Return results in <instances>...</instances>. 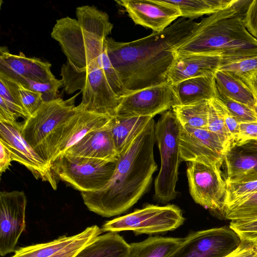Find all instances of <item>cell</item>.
Wrapping results in <instances>:
<instances>
[{
	"mask_svg": "<svg viewBox=\"0 0 257 257\" xmlns=\"http://www.w3.org/2000/svg\"><path fill=\"white\" fill-rule=\"evenodd\" d=\"M198 25L182 18L165 30L129 42L105 40L109 59L127 94L168 82V74L177 58L176 49Z\"/></svg>",
	"mask_w": 257,
	"mask_h": 257,
	"instance_id": "1",
	"label": "cell"
},
{
	"mask_svg": "<svg viewBox=\"0 0 257 257\" xmlns=\"http://www.w3.org/2000/svg\"><path fill=\"white\" fill-rule=\"evenodd\" d=\"M155 122L153 118L118 155L114 172L101 189L82 192L88 209L102 217L124 213L145 193L157 169L154 155Z\"/></svg>",
	"mask_w": 257,
	"mask_h": 257,
	"instance_id": "2",
	"label": "cell"
},
{
	"mask_svg": "<svg viewBox=\"0 0 257 257\" xmlns=\"http://www.w3.org/2000/svg\"><path fill=\"white\" fill-rule=\"evenodd\" d=\"M250 2L235 0L229 7L203 19L176 49L177 57L202 54L230 59L257 54V39L243 23Z\"/></svg>",
	"mask_w": 257,
	"mask_h": 257,
	"instance_id": "3",
	"label": "cell"
},
{
	"mask_svg": "<svg viewBox=\"0 0 257 257\" xmlns=\"http://www.w3.org/2000/svg\"><path fill=\"white\" fill-rule=\"evenodd\" d=\"M63 87L67 94L80 90L82 101L80 104L86 110L115 116L121 97L116 95L110 87L98 58L93 61L83 72H77L67 61L61 69Z\"/></svg>",
	"mask_w": 257,
	"mask_h": 257,
	"instance_id": "4",
	"label": "cell"
},
{
	"mask_svg": "<svg viewBox=\"0 0 257 257\" xmlns=\"http://www.w3.org/2000/svg\"><path fill=\"white\" fill-rule=\"evenodd\" d=\"M180 124L172 110L162 113L155 124V139L161 157V167L154 184L156 199L163 203L174 199L179 168L182 162L179 148Z\"/></svg>",
	"mask_w": 257,
	"mask_h": 257,
	"instance_id": "5",
	"label": "cell"
},
{
	"mask_svg": "<svg viewBox=\"0 0 257 257\" xmlns=\"http://www.w3.org/2000/svg\"><path fill=\"white\" fill-rule=\"evenodd\" d=\"M116 161L63 153L52 163L51 168L57 179L81 193L90 192L101 189L107 184L114 172Z\"/></svg>",
	"mask_w": 257,
	"mask_h": 257,
	"instance_id": "6",
	"label": "cell"
},
{
	"mask_svg": "<svg viewBox=\"0 0 257 257\" xmlns=\"http://www.w3.org/2000/svg\"><path fill=\"white\" fill-rule=\"evenodd\" d=\"M185 219L182 210L175 205L147 204L106 222L100 229L102 232L132 230L136 234H153L175 230Z\"/></svg>",
	"mask_w": 257,
	"mask_h": 257,
	"instance_id": "7",
	"label": "cell"
},
{
	"mask_svg": "<svg viewBox=\"0 0 257 257\" xmlns=\"http://www.w3.org/2000/svg\"><path fill=\"white\" fill-rule=\"evenodd\" d=\"M64 100L59 97L43 102L38 109L22 123L20 132L27 142L47 162L49 141L58 128L74 112V100L78 95Z\"/></svg>",
	"mask_w": 257,
	"mask_h": 257,
	"instance_id": "8",
	"label": "cell"
},
{
	"mask_svg": "<svg viewBox=\"0 0 257 257\" xmlns=\"http://www.w3.org/2000/svg\"><path fill=\"white\" fill-rule=\"evenodd\" d=\"M242 243L230 225L195 231L167 257H224Z\"/></svg>",
	"mask_w": 257,
	"mask_h": 257,
	"instance_id": "9",
	"label": "cell"
},
{
	"mask_svg": "<svg viewBox=\"0 0 257 257\" xmlns=\"http://www.w3.org/2000/svg\"><path fill=\"white\" fill-rule=\"evenodd\" d=\"M187 166L189 192L194 201L224 214L227 185L221 167L195 162H187Z\"/></svg>",
	"mask_w": 257,
	"mask_h": 257,
	"instance_id": "10",
	"label": "cell"
},
{
	"mask_svg": "<svg viewBox=\"0 0 257 257\" xmlns=\"http://www.w3.org/2000/svg\"><path fill=\"white\" fill-rule=\"evenodd\" d=\"M112 117L86 110L80 104L56 131L47 148V162L52 163L88 133L106 125Z\"/></svg>",
	"mask_w": 257,
	"mask_h": 257,
	"instance_id": "11",
	"label": "cell"
},
{
	"mask_svg": "<svg viewBox=\"0 0 257 257\" xmlns=\"http://www.w3.org/2000/svg\"><path fill=\"white\" fill-rule=\"evenodd\" d=\"M179 148L182 161L221 167L226 149L216 135L205 128L180 124Z\"/></svg>",
	"mask_w": 257,
	"mask_h": 257,
	"instance_id": "12",
	"label": "cell"
},
{
	"mask_svg": "<svg viewBox=\"0 0 257 257\" xmlns=\"http://www.w3.org/2000/svg\"><path fill=\"white\" fill-rule=\"evenodd\" d=\"M175 105L172 85L168 82L128 93L121 97L115 116H150L169 110Z\"/></svg>",
	"mask_w": 257,
	"mask_h": 257,
	"instance_id": "13",
	"label": "cell"
},
{
	"mask_svg": "<svg viewBox=\"0 0 257 257\" xmlns=\"http://www.w3.org/2000/svg\"><path fill=\"white\" fill-rule=\"evenodd\" d=\"M0 142L9 149L13 161L24 165L36 179L47 182L54 190L57 189V178L52 165L39 155L19 130L0 122Z\"/></svg>",
	"mask_w": 257,
	"mask_h": 257,
	"instance_id": "14",
	"label": "cell"
},
{
	"mask_svg": "<svg viewBox=\"0 0 257 257\" xmlns=\"http://www.w3.org/2000/svg\"><path fill=\"white\" fill-rule=\"evenodd\" d=\"M27 203L24 191L0 193V254L15 251L18 241L25 228Z\"/></svg>",
	"mask_w": 257,
	"mask_h": 257,
	"instance_id": "15",
	"label": "cell"
},
{
	"mask_svg": "<svg viewBox=\"0 0 257 257\" xmlns=\"http://www.w3.org/2000/svg\"><path fill=\"white\" fill-rule=\"evenodd\" d=\"M123 7L129 17L137 25L159 32L168 27L179 17L180 10L164 0L115 1Z\"/></svg>",
	"mask_w": 257,
	"mask_h": 257,
	"instance_id": "16",
	"label": "cell"
},
{
	"mask_svg": "<svg viewBox=\"0 0 257 257\" xmlns=\"http://www.w3.org/2000/svg\"><path fill=\"white\" fill-rule=\"evenodd\" d=\"M224 162L226 183L257 180V141L233 143L225 154Z\"/></svg>",
	"mask_w": 257,
	"mask_h": 257,
	"instance_id": "17",
	"label": "cell"
},
{
	"mask_svg": "<svg viewBox=\"0 0 257 257\" xmlns=\"http://www.w3.org/2000/svg\"><path fill=\"white\" fill-rule=\"evenodd\" d=\"M51 64L36 57H27L20 52L10 53L7 48H0V73L12 79L25 78L40 82L56 79L51 71Z\"/></svg>",
	"mask_w": 257,
	"mask_h": 257,
	"instance_id": "18",
	"label": "cell"
},
{
	"mask_svg": "<svg viewBox=\"0 0 257 257\" xmlns=\"http://www.w3.org/2000/svg\"><path fill=\"white\" fill-rule=\"evenodd\" d=\"M108 124L88 133L64 153L80 157L116 162L118 154L109 131Z\"/></svg>",
	"mask_w": 257,
	"mask_h": 257,
	"instance_id": "19",
	"label": "cell"
},
{
	"mask_svg": "<svg viewBox=\"0 0 257 257\" xmlns=\"http://www.w3.org/2000/svg\"><path fill=\"white\" fill-rule=\"evenodd\" d=\"M222 59L219 55H190L177 57L168 74L172 84L193 77L214 74Z\"/></svg>",
	"mask_w": 257,
	"mask_h": 257,
	"instance_id": "20",
	"label": "cell"
},
{
	"mask_svg": "<svg viewBox=\"0 0 257 257\" xmlns=\"http://www.w3.org/2000/svg\"><path fill=\"white\" fill-rule=\"evenodd\" d=\"M172 85L174 105L209 100L218 96L214 74L189 78Z\"/></svg>",
	"mask_w": 257,
	"mask_h": 257,
	"instance_id": "21",
	"label": "cell"
},
{
	"mask_svg": "<svg viewBox=\"0 0 257 257\" xmlns=\"http://www.w3.org/2000/svg\"><path fill=\"white\" fill-rule=\"evenodd\" d=\"M129 244L117 232L99 235L74 257H126Z\"/></svg>",
	"mask_w": 257,
	"mask_h": 257,
	"instance_id": "22",
	"label": "cell"
},
{
	"mask_svg": "<svg viewBox=\"0 0 257 257\" xmlns=\"http://www.w3.org/2000/svg\"><path fill=\"white\" fill-rule=\"evenodd\" d=\"M153 118L150 116L112 117L109 131L119 155Z\"/></svg>",
	"mask_w": 257,
	"mask_h": 257,
	"instance_id": "23",
	"label": "cell"
},
{
	"mask_svg": "<svg viewBox=\"0 0 257 257\" xmlns=\"http://www.w3.org/2000/svg\"><path fill=\"white\" fill-rule=\"evenodd\" d=\"M214 78L218 94L253 109L256 101L252 91L243 81L230 73L219 70L215 71Z\"/></svg>",
	"mask_w": 257,
	"mask_h": 257,
	"instance_id": "24",
	"label": "cell"
},
{
	"mask_svg": "<svg viewBox=\"0 0 257 257\" xmlns=\"http://www.w3.org/2000/svg\"><path fill=\"white\" fill-rule=\"evenodd\" d=\"M184 238L154 236L129 244L126 257H167L181 244Z\"/></svg>",
	"mask_w": 257,
	"mask_h": 257,
	"instance_id": "25",
	"label": "cell"
},
{
	"mask_svg": "<svg viewBox=\"0 0 257 257\" xmlns=\"http://www.w3.org/2000/svg\"><path fill=\"white\" fill-rule=\"evenodd\" d=\"M77 20L84 30L106 39L113 27L108 15L94 6H82L76 9Z\"/></svg>",
	"mask_w": 257,
	"mask_h": 257,
	"instance_id": "26",
	"label": "cell"
},
{
	"mask_svg": "<svg viewBox=\"0 0 257 257\" xmlns=\"http://www.w3.org/2000/svg\"><path fill=\"white\" fill-rule=\"evenodd\" d=\"M177 7L181 17L193 20L203 15H211L230 6L235 0H164Z\"/></svg>",
	"mask_w": 257,
	"mask_h": 257,
	"instance_id": "27",
	"label": "cell"
},
{
	"mask_svg": "<svg viewBox=\"0 0 257 257\" xmlns=\"http://www.w3.org/2000/svg\"><path fill=\"white\" fill-rule=\"evenodd\" d=\"M209 101L174 105L172 110L181 126L207 129Z\"/></svg>",
	"mask_w": 257,
	"mask_h": 257,
	"instance_id": "28",
	"label": "cell"
},
{
	"mask_svg": "<svg viewBox=\"0 0 257 257\" xmlns=\"http://www.w3.org/2000/svg\"><path fill=\"white\" fill-rule=\"evenodd\" d=\"M225 105L217 97L209 100L207 129L217 135L227 151L233 141L225 124Z\"/></svg>",
	"mask_w": 257,
	"mask_h": 257,
	"instance_id": "29",
	"label": "cell"
},
{
	"mask_svg": "<svg viewBox=\"0 0 257 257\" xmlns=\"http://www.w3.org/2000/svg\"><path fill=\"white\" fill-rule=\"evenodd\" d=\"M78 235H64L46 243L20 247L11 257H49L66 247Z\"/></svg>",
	"mask_w": 257,
	"mask_h": 257,
	"instance_id": "30",
	"label": "cell"
},
{
	"mask_svg": "<svg viewBox=\"0 0 257 257\" xmlns=\"http://www.w3.org/2000/svg\"><path fill=\"white\" fill-rule=\"evenodd\" d=\"M217 70L230 73L244 82L257 73V54L236 58H222Z\"/></svg>",
	"mask_w": 257,
	"mask_h": 257,
	"instance_id": "31",
	"label": "cell"
},
{
	"mask_svg": "<svg viewBox=\"0 0 257 257\" xmlns=\"http://www.w3.org/2000/svg\"><path fill=\"white\" fill-rule=\"evenodd\" d=\"M224 215L231 221L257 219V192L244 197L227 207Z\"/></svg>",
	"mask_w": 257,
	"mask_h": 257,
	"instance_id": "32",
	"label": "cell"
},
{
	"mask_svg": "<svg viewBox=\"0 0 257 257\" xmlns=\"http://www.w3.org/2000/svg\"><path fill=\"white\" fill-rule=\"evenodd\" d=\"M0 97L18 116L25 120L30 116L24 109L20 100L18 83L0 73Z\"/></svg>",
	"mask_w": 257,
	"mask_h": 257,
	"instance_id": "33",
	"label": "cell"
},
{
	"mask_svg": "<svg viewBox=\"0 0 257 257\" xmlns=\"http://www.w3.org/2000/svg\"><path fill=\"white\" fill-rule=\"evenodd\" d=\"M102 233L96 225L87 227L72 242L49 257H74L81 249Z\"/></svg>",
	"mask_w": 257,
	"mask_h": 257,
	"instance_id": "34",
	"label": "cell"
},
{
	"mask_svg": "<svg viewBox=\"0 0 257 257\" xmlns=\"http://www.w3.org/2000/svg\"><path fill=\"white\" fill-rule=\"evenodd\" d=\"M13 80L26 88L41 93L44 102L54 100L59 98L58 94V89L63 86L62 80L57 78L48 82H40L22 77Z\"/></svg>",
	"mask_w": 257,
	"mask_h": 257,
	"instance_id": "35",
	"label": "cell"
},
{
	"mask_svg": "<svg viewBox=\"0 0 257 257\" xmlns=\"http://www.w3.org/2000/svg\"><path fill=\"white\" fill-rule=\"evenodd\" d=\"M98 62L104 71L106 78L114 93L120 97L127 94L116 71L107 55L106 47L99 56Z\"/></svg>",
	"mask_w": 257,
	"mask_h": 257,
	"instance_id": "36",
	"label": "cell"
},
{
	"mask_svg": "<svg viewBox=\"0 0 257 257\" xmlns=\"http://www.w3.org/2000/svg\"><path fill=\"white\" fill-rule=\"evenodd\" d=\"M226 185L225 209L239 199L257 192V180Z\"/></svg>",
	"mask_w": 257,
	"mask_h": 257,
	"instance_id": "37",
	"label": "cell"
},
{
	"mask_svg": "<svg viewBox=\"0 0 257 257\" xmlns=\"http://www.w3.org/2000/svg\"><path fill=\"white\" fill-rule=\"evenodd\" d=\"M217 98L223 102L229 112L240 123L257 122V118L253 109L222 95L218 94Z\"/></svg>",
	"mask_w": 257,
	"mask_h": 257,
	"instance_id": "38",
	"label": "cell"
},
{
	"mask_svg": "<svg viewBox=\"0 0 257 257\" xmlns=\"http://www.w3.org/2000/svg\"><path fill=\"white\" fill-rule=\"evenodd\" d=\"M229 225L238 234L242 242L257 247V219L230 221Z\"/></svg>",
	"mask_w": 257,
	"mask_h": 257,
	"instance_id": "39",
	"label": "cell"
},
{
	"mask_svg": "<svg viewBox=\"0 0 257 257\" xmlns=\"http://www.w3.org/2000/svg\"><path fill=\"white\" fill-rule=\"evenodd\" d=\"M17 83L19 96L22 105L26 111L31 116L44 102L42 94L26 88L19 83Z\"/></svg>",
	"mask_w": 257,
	"mask_h": 257,
	"instance_id": "40",
	"label": "cell"
},
{
	"mask_svg": "<svg viewBox=\"0 0 257 257\" xmlns=\"http://www.w3.org/2000/svg\"><path fill=\"white\" fill-rule=\"evenodd\" d=\"M243 23L248 32L257 39V0L250 1L244 12Z\"/></svg>",
	"mask_w": 257,
	"mask_h": 257,
	"instance_id": "41",
	"label": "cell"
},
{
	"mask_svg": "<svg viewBox=\"0 0 257 257\" xmlns=\"http://www.w3.org/2000/svg\"><path fill=\"white\" fill-rule=\"evenodd\" d=\"M18 118L4 99L0 97V122L7 123L20 131L22 123L18 121Z\"/></svg>",
	"mask_w": 257,
	"mask_h": 257,
	"instance_id": "42",
	"label": "cell"
},
{
	"mask_svg": "<svg viewBox=\"0 0 257 257\" xmlns=\"http://www.w3.org/2000/svg\"><path fill=\"white\" fill-rule=\"evenodd\" d=\"M249 140L257 141V122L240 123L239 135L235 143H241Z\"/></svg>",
	"mask_w": 257,
	"mask_h": 257,
	"instance_id": "43",
	"label": "cell"
},
{
	"mask_svg": "<svg viewBox=\"0 0 257 257\" xmlns=\"http://www.w3.org/2000/svg\"><path fill=\"white\" fill-rule=\"evenodd\" d=\"M224 118L226 128L232 138L233 144L236 142L238 138L240 122L229 112L226 106Z\"/></svg>",
	"mask_w": 257,
	"mask_h": 257,
	"instance_id": "44",
	"label": "cell"
},
{
	"mask_svg": "<svg viewBox=\"0 0 257 257\" xmlns=\"http://www.w3.org/2000/svg\"><path fill=\"white\" fill-rule=\"evenodd\" d=\"M224 257H257V247L242 242L237 249Z\"/></svg>",
	"mask_w": 257,
	"mask_h": 257,
	"instance_id": "45",
	"label": "cell"
},
{
	"mask_svg": "<svg viewBox=\"0 0 257 257\" xmlns=\"http://www.w3.org/2000/svg\"><path fill=\"white\" fill-rule=\"evenodd\" d=\"M13 161L10 150L2 142H0V173L1 175L9 168Z\"/></svg>",
	"mask_w": 257,
	"mask_h": 257,
	"instance_id": "46",
	"label": "cell"
},
{
	"mask_svg": "<svg viewBox=\"0 0 257 257\" xmlns=\"http://www.w3.org/2000/svg\"><path fill=\"white\" fill-rule=\"evenodd\" d=\"M244 82L252 91L257 102V73L252 75L246 79Z\"/></svg>",
	"mask_w": 257,
	"mask_h": 257,
	"instance_id": "47",
	"label": "cell"
},
{
	"mask_svg": "<svg viewBox=\"0 0 257 257\" xmlns=\"http://www.w3.org/2000/svg\"><path fill=\"white\" fill-rule=\"evenodd\" d=\"M253 110V111L255 114L256 117L257 118V102H256V104L255 105Z\"/></svg>",
	"mask_w": 257,
	"mask_h": 257,
	"instance_id": "48",
	"label": "cell"
}]
</instances>
